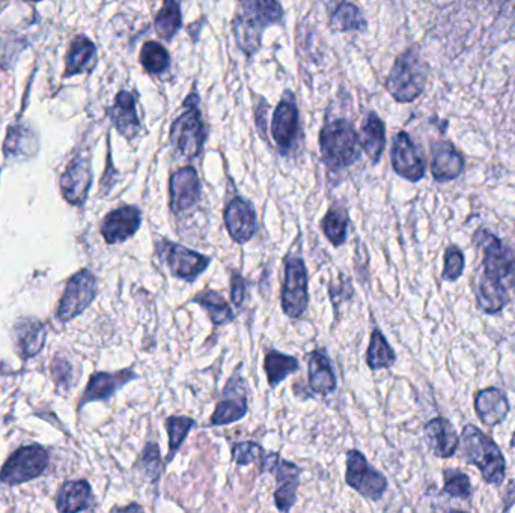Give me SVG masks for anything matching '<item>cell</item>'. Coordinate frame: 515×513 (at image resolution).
<instances>
[{"label": "cell", "instance_id": "24", "mask_svg": "<svg viewBox=\"0 0 515 513\" xmlns=\"http://www.w3.org/2000/svg\"><path fill=\"white\" fill-rule=\"evenodd\" d=\"M110 119L113 121L116 130L125 137L132 140L138 136L141 130L138 112H136V100L130 92L121 91L115 98V104L109 110Z\"/></svg>", "mask_w": 515, "mask_h": 513}, {"label": "cell", "instance_id": "27", "mask_svg": "<svg viewBox=\"0 0 515 513\" xmlns=\"http://www.w3.org/2000/svg\"><path fill=\"white\" fill-rule=\"evenodd\" d=\"M95 64H97V47H95V44L86 37L74 38L70 50H68L64 77L89 73L95 67Z\"/></svg>", "mask_w": 515, "mask_h": 513}, {"label": "cell", "instance_id": "22", "mask_svg": "<svg viewBox=\"0 0 515 513\" xmlns=\"http://www.w3.org/2000/svg\"><path fill=\"white\" fill-rule=\"evenodd\" d=\"M425 440L437 458H451L460 446V438L449 420L443 417L430 420L425 425Z\"/></svg>", "mask_w": 515, "mask_h": 513}, {"label": "cell", "instance_id": "21", "mask_svg": "<svg viewBox=\"0 0 515 513\" xmlns=\"http://www.w3.org/2000/svg\"><path fill=\"white\" fill-rule=\"evenodd\" d=\"M464 158L448 140H439L431 148V174L439 183H448L460 177Z\"/></svg>", "mask_w": 515, "mask_h": 513}, {"label": "cell", "instance_id": "7", "mask_svg": "<svg viewBox=\"0 0 515 513\" xmlns=\"http://www.w3.org/2000/svg\"><path fill=\"white\" fill-rule=\"evenodd\" d=\"M198 101V95H190L184 103V106L189 107V110L178 116L172 124V143L187 158L198 157L205 142L204 122H202L201 112L196 106Z\"/></svg>", "mask_w": 515, "mask_h": 513}, {"label": "cell", "instance_id": "26", "mask_svg": "<svg viewBox=\"0 0 515 513\" xmlns=\"http://www.w3.org/2000/svg\"><path fill=\"white\" fill-rule=\"evenodd\" d=\"M17 348L25 359L37 356L46 344L47 330L38 319H20L14 327Z\"/></svg>", "mask_w": 515, "mask_h": 513}, {"label": "cell", "instance_id": "41", "mask_svg": "<svg viewBox=\"0 0 515 513\" xmlns=\"http://www.w3.org/2000/svg\"><path fill=\"white\" fill-rule=\"evenodd\" d=\"M464 271V255L458 247L451 246L445 252V267H443L442 279L446 282H457Z\"/></svg>", "mask_w": 515, "mask_h": 513}, {"label": "cell", "instance_id": "10", "mask_svg": "<svg viewBox=\"0 0 515 513\" xmlns=\"http://www.w3.org/2000/svg\"><path fill=\"white\" fill-rule=\"evenodd\" d=\"M159 252L166 259L171 274L177 279L193 283L211 264V258L181 244L162 240Z\"/></svg>", "mask_w": 515, "mask_h": 513}, {"label": "cell", "instance_id": "3", "mask_svg": "<svg viewBox=\"0 0 515 513\" xmlns=\"http://www.w3.org/2000/svg\"><path fill=\"white\" fill-rule=\"evenodd\" d=\"M460 443L464 461L475 465L485 482L502 485L506 476V462L497 444L473 425L463 429Z\"/></svg>", "mask_w": 515, "mask_h": 513}, {"label": "cell", "instance_id": "13", "mask_svg": "<svg viewBox=\"0 0 515 513\" xmlns=\"http://www.w3.org/2000/svg\"><path fill=\"white\" fill-rule=\"evenodd\" d=\"M392 166L395 172L404 180L418 183L425 175V160L421 149L418 148L409 134L398 133L392 146Z\"/></svg>", "mask_w": 515, "mask_h": 513}, {"label": "cell", "instance_id": "31", "mask_svg": "<svg viewBox=\"0 0 515 513\" xmlns=\"http://www.w3.org/2000/svg\"><path fill=\"white\" fill-rule=\"evenodd\" d=\"M190 303L199 304L208 313L210 321L214 325H228L234 321L235 315L228 301L223 298L222 294L213 291V289H205L201 294L195 295Z\"/></svg>", "mask_w": 515, "mask_h": 513}, {"label": "cell", "instance_id": "43", "mask_svg": "<svg viewBox=\"0 0 515 513\" xmlns=\"http://www.w3.org/2000/svg\"><path fill=\"white\" fill-rule=\"evenodd\" d=\"M52 374L53 378H55V381L59 384V386L65 384L67 389L71 386V375H73V368H71L70 362H67V360L59 359V356L56 357L52 366Z\"/></svg>", "mask_w": 515, "mask_h": 513}, {"label": "cell", "instance_id": "29", "mask_svg": "<svg viewBox=\"0 0 515 513\" xmlns=\"http://www.w3.org/2000/svg\"><path fill=\"white\" fill-rule=\"evenodd\" d=\"M360 145L366 152L372 163L377 164L383 155L384 146H386V128L380 116L375 113H369L365 124L362 128V137H360Z\"/></svg>", "mask_w": 515, "mask_h": 513}, {"label": "cell", "instance_id": "11", "mask_svg": "<svg viewBox=\"0 0 515 513\" xmlns=\"http://www.w3.org/2000/svg\"><path fill=\"white\" fill-rule=\"evenodd\" d=\"M97 295V279L89 270H82L74 274L68 282L64 297L59 303L58 318L62 322L71 319L85 312Z\"/></svg>", "mask_w": 515, "mask_h": 513}, {"label": "cell", "instance_id": "4", "mask_svg": "<svg viewBox=\"0 0 515 513\" xmlns=\"http://www.w3.org/2000/svg\"><path fill=\"white\" fill-rule=\"evenodd\" d=\"M359 136L345 119L327 122L320 134L323 161L332 172L347 169L359 158Z\"/></svg>", "mask_w": 515, "mask_h": 513}, {"label": "cell", "instance_id": "40", "mask_svg": "<svg viewBox=\"0 0 515 513\" xmlns=\"http://www.w3.org/2000/svg\"><path fill=\"white\" fill-rule=\"evenodd\" d=\"M264 455H266V450L263 449V446L253 443V441H243V443L234 444V447H232V461L240 467L250 464L258 465Z\"/></svg>", "mask_w": 515, "mask_h": 513}, {"label": "cell", "instance_id": "38", "mask_svg": "<svg viewBox=\"0 0 515 513\" xmlns=\"http://www.w3.org/2000/svg\"><path fill=\"white\" fill-rule=\"evenodd\" d=\"M138 470L144 474L151 482L157 483L162 476V455H160V447L157 443H148L141 458L136 462Z\"/></svg>", "mask_w": 515, "mask_h": 513}, {"label": "cell", "instance_id": "2", "mask_svg": "<svg viewBox=\"0 0 515 513\" xmlns=\"http://www.w3.org/2000/svg\"><path fill=\"white\" fill-rule=\"evenodd\" d=\"M282 17L284 11L276 0H238L232 31L240 49L247 56L255 55L260 50L264 29L281 22Z\"/></svg>", "mask_w": 515, "mask_h": 513}, {"label": "cell", "instance_id": "20", "mask_svg": "<svg viewBox=\"0 0 515 513\" xmlns=\"http://www.w3.org/2000/svg\"><path fill=\"white\" fill-rule=\"evenodd\" d=\"M270 473L276 477L275 503L279 512H290L297 501L302 468L294 462L279 459Z\"/></svg>", "mask_w": 515, "mask_h": 513}, {"label": "cell", "instance_id": "23", "mask_svg": "<svg viewBox=\"0 0 515 513\" xmlns=\"http://www.w3.org/2000/svg\"><path fill=\"white\" fill-rule=\"evenodd\" d=\"M509 402L505 393L496 387L479 390L475 396V411L485 426L500 425L509 414Z\"/></svg>", "mask_w": 515, "mask_h": 513}, {"label": "cell", "instance_id": "6", "mask_svg": "<svg viewBox=\"0 0 515 513\" xmlns=\"http://www.w3.org/2000/svg\"><path fill=\"white\" fill-rule=\"evenodd\" d=\"M282 310L291 319L305 315L309 307L308 268L299 256L285 262V279L281 292Z\"/></svg>", "mask_w": 515, "mask_h": 513}, {"label": "cell", "instance_id": "12", "mask_svg": "<svg viewBox=\"0 0 515 513\" xmlns=\"http://www.w3.org/2000/svg\"><path fill=\"white\" fill-rule=\"evenodd\" d=\"M249 411L247 405V387L240 374L232 375L223 389L222 399L217 402L216 410L211 416L210 426H226L240 422Z\"/></svg>", "mask_w": 515, "mask_h": 513}, {"label": "cell", "instance_id": "25", "mask_svg": "<svg viewBox=\"0 0 515 513\" xmlns=\"http://www.w3.org/2000/svg\"><path fill=\"white\" fill-rule=\"evenodd\" d=\"M308 384L312 392L329 396L336 390V375L329 357L323 351H312L308 356Z\"/></svg>", "mask_w": 515, "mask_h": 513}, {"label": "cell", "instance_id": "15", "mask_svg": "<svg viewBox=\"0 0 515 513\" xmlns=\"http://www.w3.org/2000/svg\"><path fill=\"white\" fill-rule=\"evenodd\" d=\"M223 220H225L226 231L234 243L246 244L258 232L255 208L247 199L240 196L229 202L223 213Z\"/></svg>", "mask_w": 515, "mask_h": 513}, {"label": "cell", "instance_id": "17", "mask_svg": "<svg viewBox=\"0 0 515 513\" xmlns=\"http://www.w3.org/2000/svg\"><path fill=\"white\" fill-rule=\"evenodd\" d=\"M91 186V161L86 157L73 158L61 178L62 195L71 205H83Z\"/></svg>", "mask_w": 515, "mask_h": 513}, {"label": "cell", "instance_id": "1", "mask_svg": "<svg viewBox=\"0 0 515 513\" xmlns=\"http://www.w3.org/2000/svg\"><path fill=\"white\" fill-rule=\"evenodd\" d=\"M473 243L482 250L476 301L482 312L494 315L509 303V291L515 288V250L487 229H478L473 234Z\"/></svg>", "mask_w": 515, "mask_h": 513}, {"label": "cell", "instance_id": "19", "mask_svg": "<svg viewBox=\"0 0 515 513\" xmlns=\"http://www.w3.org/2000/svg\"><path fill=\"white\" fill-rule=\"evenodd\" d=\"M138 374L133 369H122L119 372H98L94 374L86 386L85 393L80 399V408L85 407L89 402L107 401L116 392L127 386L130 381L136 380Z\"/></svg>", "mask_w": 515, "mask_h": 513}, {"label": "cell", "instance_id": "32", "mask_svg": "<svg viewBox=\"0 0 515 513\" xmlns=\"http://www.w3.org/2000/svg\"><path fill=\"white\" fill-rule=\"evenodd\" d=\"M397 362V354L394 348L389 345L388 339L384 337L378 328H375L369 340L368 351H366V365L372 371H380V369H389Z\"/></svg>", "mask_w": 515, "mask_h": 513}, {"label": "cell", "instance_id": "9", "mask_svg": "<svg viewBox=\"0 0 515 513\" xmlns=\"http://www.w3.org/2000/svg\"><path fill=\"white\" fill-rule=\"evenodd\" d=\"M345 482L354 491L359 492L363 498L371 501L381 500L388 489V480L380 471L369 465L368 459L359 450H350L347 453V471Z\"/></svg>", "mask_w": 515, "mask_h": 513}, {"label": "cell", "instance_id": "34", "mask_svg": "<svg viewBox=\"0 0 515 513\" xmlns=\"http://www.w3.org/2000/svg\"><path fill=\"white\" fill-rule=\"evenodd\" d=\"M196 420L187 416H171L166 419L165 426L169 437V452L166 456V464L172 462L180 447L183 446L190 431L195 428Z\"/></svg>", "mask_w": 515, "mask_h": 513}, {"label": "cell", "instance_id": "18", "mask_svg": "<svg viewBox=\"0 0 515 513\" xmlns=\"http://www.w3.org/2000/svg\"><path fill=\"white\" fill-rule=\"evenodd\" d=\"M171 210L181 214L195 207L201 198V181L198 172L192 166L177 170L171 178Z\"/></svg>", "mask_w": 515, "mask_h": 513}, {"label": "cell", "instance_id": "33", "mask_svg": "<svg viewBox=\"0 0 515 513\" xmlns=\"http://www.w3.org/2000/svg\"><path fill=\"white\" fill-rule=\"evenodd\" d=\"M348 223H350V217L342 205L335 204L329 208L326 216L321 220V229L332 246L339 247L347 241Z\"/></svg>", "mask_w": 515, "mask_h": 513}, {"label": "cell", "instance_id": "36", "mask_svg": "<svg viewBox=\"0 0 515 513\" xmlns=\"http://www.w3.org/2000/svg\"><path fill=\"white\" fill-rule=\"evenodd\" d=\"M330 23H332L333 29L341 32L363 31L366 28V20L363 19L359 8L354 7L353 4H347V2L336 8Z\"/></svg>", "mask_w": 515, "mask_h": 513}, {"label": "cell", "instance_id": "37", "mask_svg": "<svg viewBox=\"0 0 515 513\" xmlns=\"http://www.w3.org/2000/svg\"><path fill=\"white\" fill-rule=\"evenodd\" d=\"M141 62L148 73L162 74L171 65V56L162 44L156 43V41H148L142 47Z\"/></svg>", "mask_w": 515, "mask_h": 513}, {"label": "cell", "instance_id": "8", "mask_svg": "<svg viewBox=\"0 0 515 513\" xmlns=\"http://www.w3.org/2000/svg\"><path fill=\"white\" fill-rule=\"evenodd\" d=\"M49 465V453L40 444L17 450L0 471V482L5 485H20L41 476Z\"/></svg>", "mask_w": 515, "mask_h": 513}, {"label": "cell", "instance_id": "16", "mask_svg": "<svg viewBox=\"0 0 515 513\" xmlns=\"http://www.w3.org/2000/svg\"><path fill=\"white\" fill-rule=\"evenodd\" d=\"M141 225V210L135 205H124L104 217L101 235L107 244H118L132 238L141 229Z\"/></svg>", "mask_w": 515, "mask_h": 513}, {"label": "cell", "instance_id": "5", "mask_svg": "<svg viewBox=\"0 0 515 513\" xmlns=\"http://www.w3.org/2000/svg\"><path fill=\"white\" fill-rule=\"evenodd\" d=\"M427 80L428 67L421 53L418 49H407L395 61L386 88L395 100L410 103L424 92Z\"/></svg>", "mask_w": 515, "mask_h": 513}, {"label": "cell", "instance_id": "30", "mask_svg": "<svg viewBox=\"0 0 515 513\" xmlns=\"http://www.w3.org/2000/svg\"><path fill=\"white\" fill-rule=\"evenodd\" d=\"M300 363L297 357L288 356L281 351L270 350L264 360V371H266L267 381L272 389H276L279 384L284 383L290 375L299 371Z\"/></svg>", "mask_w": 515, "mask_h": 513}, {"label": "cell", "instance_id": "44", "mask_svg": "<svg viewBox=\"0 0 515 513\" xmlns=\"http://www.w3.org/2000/svg\"><path fill=\"white\" fill-rule=\"evenodd\" d=\"M330 4L332 5H341V4H344L345 0H329Z\"/></svg>", "mask_w": 515, "mask_h": 513}, {"label": "cell", "instance_id": "42", "mask_svg": "<svg viewBox=\"0 0 515 513\" xmlns=\"http://www.w3.org/2000/svg\"><path fill=\"white\" fill-rule=\"evenodd\" d=\"M247 282L238 271H232L231 274V301L235 307L243 306L246 300Z\"/></svg>", "mask_w": 515, "mask_h": 513}, {"label": "cell", "instance_id": "28", "mask_svg": "<svg viewBox=\"0 0 515 513\" xmlns=\"http://www.w3.org/2000/svg\"><path fill=\"white\" fill-rule=\"evenodd\" d=\"M92 489L86 480H70L62 485L56 500L61 512H82L92 506Z\"/></svg>", "mask_w": 515, "mask_h": 513}, {"label": "cell", "instance_id": "45", "mask_svg": "<svg viewBox=\"0 0 515 513\" xmlns=\"http://www.w3.org/2000/svg\"><path fill=\"white\" fill-rule=\"evenodd\" d=\"M511 446L514 447V449H515V432H514V434H512Z\"/></svg>", "mask_w": 515, "mask_h": 513}, {"label": "cell", "instance_id": "39", "mask_svg": "<svg viewBox=\"0 0 515 513\" xmlns=\"http://www.w3.org/2000/svg\"><path fill=\"white\" fill-rule=\"evenodd\" d=\"M443 480H445L443 491L451 497L461 498V500H469L472 497V485H470L469 476L463 471L446 468L443 471Z\"/></svg>", "mask_w": 515, "mask_h": 513}, {"label": "cell", "instance_id": "46", "mask_svg": "<svg viewBox=\"0 0 515 513\" xmlns=\"http://www.w3.org/2000/svg\"><path fill=\"white\" fill-rule=\"evenodd\" d=\"M28 2H41V0H28Z\"/></svg>", "mask_w": 515, "mask_h": 513}, {"label": "cell", "instance_id": "14", "mask_svg": "<svg viewBox=\"0 0 515 513\" xmlns=\"http://www.w3.org/2000/svg\"><path fill=\"white\" fill-rule=\"evenodd\" d=\"M272 134L281 149V154L288 155L293 152L297 136H299V110H297L296 100L291 92H285V97L276 107L275 115H273Z\"/></svg>", "mask_w": 515, "mask_h": 513}, {"label": "cell", "instance_id": "35", "mask_svg": "<svg viewBox=\"0 0 515 513\" xmlns=\"http://www.w3.org/2000/svg\"><path fill=\"white\" fill-rule=\"evenodd\" d=\"M183 25L180 5L175 0H163L162 10L156 17L157 34L163 40L171 41Z\"/></svg>", "mask_w": 515, "mask_h": 513}]
</instances>
